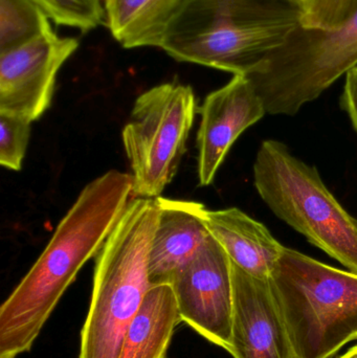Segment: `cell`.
I'll use <instances>...</instances> for the list:
<instances>
[{
	"label": "cell",
	"instance_id": "6da1fadb",
	"mask_svg": "<svg viewBox=\"0 0 357 358\" xmlns=\"http://www.w3.org/2000/svg\"><path fill=\"white\" fill-rule=\"evenodd\" d=\"M132 198L131 174L117 170L84 187L45 250L0 307V358L31 350L63 294L99 254Z\"/></svg>",
	"mask_w": 357,
	"mask_h": 358
},
{
	"label": "cell",
	"instance_id": "7a4b0ae2",
	"mask_svg": "<svg viewBox=\"0 0 357 358\" xmlns=\"http://www.w3.org/2000/svg\"><path fill=\"white\" fill-rule=\"evenodd\" d=\"M299 0H182L161 48L180 62L247 76L302 24Z\"/></svg>",
	"mask_w": 357,
	"mask_h": 358
},
{
	"label": "cell",
	"instance_id": "3957f363",
	"mask_svg": "<svg viewBox=\"0 0 357 358\" xmlns=\"http://www.w3.org/2000/svg\"><path fill=\"white\" fill-rule=\"evenodd\" d=\"M157 219L156 200L132 198L96 255L79 358H119L128 328L151 287L149 250Z\"/></svg>",
	"mask_w": 357,
	"mask_h": 358
},
{
	"label": "cell",
	"instance_id": "277c9868",
	"mask_svg": "<svg viewBox=\"0 0 357 358\" xmlns=\"http://www.w3.org/2000/svg\"><path fill=\"white\" fill-rule=\"evenodd\" d=\"M270 282L295 358H331L357 340V273L285 248Z\"/></svg>",
	"mask_w": 357,
	"mask_h": 358
},
{
	"label": "cell",
	"instance_id": "5b68a950",
	"mask_svg": "<svg viewBox=\"0 0 357 358\" xmlns=\"http://www.w3.org/2000/svg\"><path fill=\"white\" fill-rule=\"evenodd\" d=\"M254 183L266 206L351 273H357V220L335 199L316 167L293 157L284 143H262Z\"/></svg>",
	"mask_w": 357,
	"mask_h": 358
},
{
	"label": "cell",
	"instance_id": "8992f818",
	"mask_svg": "<svg viewBox=\"0 0 357 358\" xmlns=\"http://www.w3.org/2000/svg\"><path fill=\"white\" fill-rule=\"evenodd\" d=\"M357 66V12L335 29H295L286 43L247 75L266 113L296 115Z\"/></svg>",
	"mask_w": 357,
	"mask_h": 358
},
{
	"label": "cell",
	"instance_id": "52a82bcc",
	"mask_svg": "<svg viewBox=\"0 0 357 358\" xmlns=\"http://www.w3.org/2000/svg\"><path fill=\"white\" fill-rule=\"evenodd\" d=\"M198 111L191 86L165 83L140 94L122 134L133 197H159L177 173Z\"/></svg>",
	"mask_w": 357,
	"mask_h": 358
},
{
	"label": "cell",
	"instance_id": "ba28073f",
	"mask_svg": "<svg viewBox=\"0 0 357 358\" xmlns=\"http://www.w3.org/2000/svg\"><path fill=\"white\" fill-rule=\"evenodd\" d=\"M182 323L228 352L232 336V261L210 236L201 252L170 282Z\"/></svg>",
	"mask_w": 357,
	"mask_h": 358
},
{
	"label": "cell",
	"instance_id": "9c48e42d",
	"mask_svg": "<svg viewBox=\"0 0 357 358\" xmlns=\"http://www.w3.org/2000/svg\"><path fill=\"white\" fill-rule=\"evenodd\" d=\"M79 48V40L54 31L29 43L0 52V113L29 122L52 105L56 78Z\"/></svg>",
	"mask_w": 357,
	"mask_h": 358
},
{
	"label": "cell",
	"instance_id": "30bf717a",
	"mask_svg": "<svg viewBox=\"0 0 357 358\" xmlns=\"http://www.w3.org/2000/svg\"><path fill=\"white\" fill-rule=\"evenodd\" d=\"M197 132L199 185H211L237 138L266 115L249 77L236 75L224 87L207 94Z\"/></svg>",
	"mask_w": 357,
	"mask_h": 358
},
{
	"label": "cell",
	"instance_id": "8fae6325",
	"mask_svg": "<svg viewBox=\"0 0 357 358\" xmlns=\"http://www.w3.org/2000/svg\"><path fill=\"white\" fill-rule=\"evenodd\" d=\"M231 349L234 358H295L270 280L258 279L232 262Z\"/></svg>",
	"mask_w": 357,
	"mask_h": 358
},
{
	"label": "cell",
	"instance_id": "7c38bea8",
	"mask_svg": "<svg viewBox=\"0 0 357 358\" xmlns=\"http://www.w3.org/2000/svg\"><path fill=\"white\" fill-rule=\"evenodd\" d=\"M159 208L156 229L149 250L151 286L170 284L174 275L197 256L209 239L203 222V203L155 198Z\"/></svg>",
	"mask_w": 357,
	"mask_h": 358
},
{
	"label": "cell",
	"instance_id": "4fadbf2b",
	"mask_svg": "<svg viewBox=\"0 0 357 358\" xmlns=\"http://www.w3.org/2000/svg\"><path fill=\"white\" fill-rule=\"evenodd\" d=\"M203 222L234 264L258 279H270L285 246L265 225L237 208H205Z\"/></svg>",
	"mask_w": 357,
	"mask_h": 358
},
{
	"label": "cell",
	"instance_id": "5bb4252c",
	"mask_svg": "<svg viewBox=\"0 0 357 358\" xmlns=\"http://www.w3.org/2000/svg\"><path fill=\"white\" fill-rule=\"evenodd\" d=\"M180 323L172 286H151L128 328L119 358L167 357L174 331Z\"/></svg>",
	"mask_w": 357,
	"mask_h": 358
},
{
	"label": "cell",
	"instance_id": "9a60e30c",
	"mask_svg": "<svg viewBox=\"0 0 357 358\" xmlns=\"http://www.w3.org/2000/svg\"><path fill=\"white\" fill-rule=\"evenodd\" d=\"M105 22L125 48H161L166 29L182 0H102Z\"/></svg>",
	"mask_w": 357,
	"mask_h": 358
},
{
	"label": "cell",
	"instance_id": "2e32d148",
	"mask_svg": "<svg viewBox=\"0 0 357 358\" xmlns=\"http://www.w3.org/2000/svg\"><path fill=\"white\" fill-rule=\"evenodd\" d=\"M48 15L33 0H0V52L52 31Z\"/></svg>",
	"mask_w": 357,
	"mask_h": 358
},
{
	"label": "cell",
	"instance_id": "e0dca14e",
	"mask_svg": "<svg viewBox=\"0 0 357 358\" xmlns=\"http://www.w3.org/2000/svg\"><path fill=\"white\" fill-rule=\"evenodd\" d=\"M56 24L88 31L105 22L102 0H33Z\"/></svg>",
	"mask_w": 357,
	"mask_h": 358
},
{
	"label": "cell",
	"instance_id": "ac0fdd59",
	"mask_svg": "<svg viewBox=\"0 0 357 358\" xmlns=\"http://www.w3.org/2000/svg\"><path fill=\"white\" fill-rule=\"evenodd\" d=\"M31 122L0 113V164L20 171L31 136Z\"/></svg>",
	"mask_w": 357,
	"mask_h": 358
},
{
	"label": "cell",
	"instance_id": "d6986e66",
	"mask_svg": "<svg viewBox=\"0 0 357 358\" xmlns=\"http://www.w3.org/2000/svg\"><path fill=\"white\" fill-rule=\"evenodd\" d=\"M302 27L335 29L357 12V0H305Z\"/></svg>",
	"mask_w": 357,
	"mask_h": 358
},
{
	"label": "cell",
	"instance_id": "ffe728a7",
	"mask_svg": "<svg viewBox=\"0 0 357 358\" xmlns=\"http://www.w3.org/2000/svg\"><path fill=\"white\" fill-rule=\"evenodd\" d=\"M341 107L347 113L357 132V66L346 73L345 85L341 98Z\"/></svg>",
	"mask_w": 357,
	"mask_h": 358
},
{
	"label": "cell",
	"instance_id": "44dd1931",
	"mask_svg": "<svg viewBox=\"0 0 357 358\" xmlns=\"http://www.w3.org/2000/svg\"><path fill=\"white\" fill-rule=\"evenodd\" d=\"M340 358H357V345L349 349L345 355H342Z\"/></svg>",
	"mask_w": 357,
	"mask_h": 358
},
{
	"label": "cell",
	"instance_id": "7402d4cb",
	"mask_svg": "<svg viewBox=\"0 0 357 358\" xmlns=\"http://www.w3.org/2000/svg\"><path fill=\"white\" fill-rule=\"evenodd\" d=\"M299 1H301L302 3H304V1H305V0H299Z\"/></svg>",
	"mask_w": 357,
	"mask_h": 358
}]
</instances>
